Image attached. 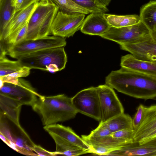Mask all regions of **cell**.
<instances>
[{
	"label": "cell",
	"instance_id": "obj_1",
	"mask_svg": "<svg viewBox=\"0 0 156 156\" xmlns=\"http://www.w3.org/2000/svg\"><path fill=\"white\" fill-rule=\"evenodd\" d=\"M105 84L118 91L138 99L156 100V77L125 68L112 71Z\"/></svg>",
	"mask_w": 156,
	"mask_h": 156
},
{
	"label": "cell",
	"instance_id": "obj_2",
	"mask_svg": "<svg viewBox=\"0 0 156 156\" xmlns=\"http://www.w3.org/2000/svg\"><path fill=\"white\" fill-rule=\"evenodd\" d=\"M32 107L41 115L44 126L73 119L78 113L73 105L72 98L65 94L41 95Z\"/></svg>",
	"mask_w": 156,
	"mask_h": 156
},
{
	"label": "cell",
	"instance_id": "obj_3",
	"mask_svg": "<svg viewBox=\"0 0 156 156\" xmlns=\"http://www.w3.org/2000/svg\"><path fill=\"white\" fill-rule=\"evenodd\" d=\"M23 66L55 73L63 69L67 62L64 47L46 49L19 57Z\"/></svg>",
	"mask_w": 156,
	"mask_h": 156
},
{
	"label": "cell",
	"instance_id": "obj_4",
	"mask_svg": "<svg viewBox=\"0 0 156 156\" xmlns=\"http://www.w3.org/2000/svg\"><path fill=\"white\" fill-rule=\"evenodd\" d=\"M58 10L52 0H40L29 20L25 40H35L50 35L52 23Z\"/></svg>",
	"mask_w": 156,
	"mask_h": 156
},
{
	"label": "cell",
	"instance_id": "obj_5",
	"mask_svg": "<svg viewBox=\"0 0 156 156\" xmlns=\"http://www.w3.org/2000/svg\"><path fill=\"white\" fill-rule=\"evenodd\" d=\"M66 44L65 38L48 36L35 40H25L10 47L7 55L17 59L21 56L44 49L64 47Z\"/></svg>",
	"mask_w": 156,
	"mask_h": 156
},
{
	"label": "cell",
	"instance_id": "obj_6",
	"mask_svg": "<svg viewBox=\"0 0 156 156\" xmlns=\"http://www.w3.org/2000/svg\"><path fill=\"white\" fill-rule=\"evenodd\" d=\"M73 105L78 112L98 121L101 118L98 87L82 90L72 98Z\"/></svg>",
	"mask_w": 156,
	"mask_h": 156
},
{
	"label": "cell",
	"instance_id": "obj_7",
	"mask_svg": "<svg viewBox=\"0 0 156 156\" xmlns=\"http://www.w3.org/2000/svg\"><path fill=\"white\" fill-rule=\"evenodd\" d=\"M119 44L121 49L138 59L156 61V27L154 30L137 39Z\"/></svg>",
	"mask_w": 156,
	"mask_h": 156
},
{
	"label": "cell",
	"instance_id": "obj_8",
	"mask_svg": "<svg viewBox=\"0 0 156 156\" xmlns=\"http://www.w3.org/2000/svg\"><path fill=\"white\" fill-rule=\"evenodd\" d=\"M85 15L67 14L58 10L52 23L50 35L64 38L73 36L80 30Z\"/></svg>",
	"mask_w": 156,
	"mask_h": 156
},
{
	"label": "cell",
	"instance_id": "obj_9",
	"mask_svg": "<svg viewBox=\"0 0 156 156\" xmlns=\"http://www.w3.org/2000/svg\"><path fill=\"white\" fill-rule=\"evenodd\" d=\"M0 94L18 101L22 105L32 107L41 96L28 82L20 78L17 84L5 83L0 88Z\"/></svg>",
	"mask_w": 156,
	"mask_h": 156
},
{
	"label": "cell",
	"instance_id": "obj_10",
	"mask_svg": "<svg viewBox=\"0 0 156 156\" xmlns=\"http://www.w3.org/2000/svg\"><path fill=\"white\" fill-rule=\"evenodd\" d=\"M38 2L20 9L13 14L2 32L0 34V41L6 45L8 49L13 45L17 35L29 20Z\"/></svg>",
	"mask_w": 156,
	"mask_h": 156
},
{
	"label": "cell",
	"instance_id": "obj_11",
	"mask_svg": "<svg viewBox=\"0 0 156 156\" xmlns=\"http://www.w3.org/2000/svg\"><path fill=\"white\" fill-rule=\"evenodd\" d=\"M98 87L101 115L100 122L124 113L123 106L113 88L106 84Z\"/></svg>",
	"mask_w": 156,
	"mask_h": 156
},
{
	"label": "cell",
	"instance_id": "obj_12",
	"mask_svg": "<svg viewBox=\"0 0 156 156\" xmlns=\"http://www.w3.org/2000/svg\"><path fill=\"white\" fill-rule=\"evenodd\" d=\"M150 31L140 21L135 24L121 28L111 26L108 31L100 36L119 44L135 40Z\"/></svg>",
	"mask_w": 156,
	"mask_h": 156
},
{
	"label": "cell",
	"instance_id": "obj_13",
	"mask_svg": "<svg viewBox=\"0 0 156 156\" xmlns=\"http://www.w3.org/2000/svg\"><path fill=\"white\" fill-rule=\"evenodd\" d=\"M109 156H156V136L142 143L134 140L126 143Z\"/></svg>",
	"mask_w": 156,
	"mask_h": 156
},
{
	"label": "cell",
	"instance_id": "obj_14",
	"mask_svg": "<svg viewBox=\"0 0 156 156\" xmlns=\"http://www.w3.org/2000/svg\"><path fill=\"white\" fill-rule=\"evenodd\" d=\"M103 13H92L85 18L80 29L83 33L100 36L108 30L111 26Z\"/></svg>",
	"mask_w": 156,
	"mask_h": 156
},
{
	"label": "cell",
	"instance_id": "obj_15",
	"mask_svg": "<svg viewBox=\"0 0 156 156\" xmlns=\"http://www.w3.org/2000/svg\"><path fill=\"white\" fill-rule=\"evenodd\" d=\"M120 66L131 70L156 77V61L140 59L130 54L122 56Z\"/></svg>",
	"mask_w": 156,
	"mask_h": 156
},
{
	"label": "cell",
	"instance_id": "obj_16",
	"mask_svg": "<svg viewBox=\"0 0 156 156\" xmlns=\"http://www.w3.org/2000/svg\"><path fill=\"white\" fill-rule=\"evenodd\" d=\"M156 129V105L144 106L142 121L137 128L134 130L133 139L140 142L151 131Z\"/></svg>",
	"mask_w": 156,
	"mask_h": 156
},
{
	"label": "cell",
	"instance_id": "obj_17",
	"mask_svg": "<svg viewBox=\"0 0 156 156\" xmlns=\"http://www.w3.org/2000/svg\"><path fill=\"white\" fill-rule=\"evenodd\" d=\"M44 129L49 134L52 133L82 148L90 150L84 140L69 127L55 124L44 127Z\"/></svg>",
	"mask_w": 156,
	"mask_h": 156
},
{
	"label": "cell",
	"instance_id": "obj_18",
	"mask_svg": "<svg viewBox=\"0 0 156 156\" xmlns=\"http://www.w3.org/2000/svg\"><path fill=\"white\" fill-rule=\"evenodd\" d=\"M54 140L56 148L55 151L56 155L77 156L92 153L90 150H87L76 146L52 133L49 134Z\"/></svg>",
	"mask_w": 156,
	"mask_h": 156
},
{
	"label": "cell",
	"instance_id": "obj_19",
	"mask_svg": "<svg viewBox=\"0 0 156 156\" xmlns=\"http://www.w3.org/2000/svg\"><path fill=\"white\" fill-rule=\"evenodd\" d=\"M1 113L17 125L20 126L19 121L20 111L22 105L18 101L0 94Z\"/></svg>",
	"mask_w": 156,
	"mask_h": 156
},
{
	"label": "cell",
	"instance_id": "obj_20",
	"mask_svg": "<svg viewBox=\"0 0 156 156\" xmlns=\"http://www.w3.org/2000/svg\"><path fill=\"white\" fill-rule=\"evenodd\" d=\"M132 119L124 113L116 115L104 122H100L112 133L125 129H133Z\"/></svg>",
	"mask_w": 156,
	"mask_h": 156
},
{
	"label": "cell",
	"instance_id": "obj_21",
	"mask_svg": "<svg viewBox=\"0 0 156 156\" xmlns=\"http://www.w3.org/2000/svg\"><path fill=\"white\" fill-rule=\"evenodd\" d=\"M139 16L140 20L150 31L154 30L156 27V0L142 6Z\"/></svg>",
	"mask_w": 156,
	"mask_h": 156
},
{
	"label": "cell",
	"instance_id": "obj_22",
	"mask_svg": "<svg viewBox=\"0 0 156 156\" xmlns=\"http://www.w3.org/2000/svg\"><path fill=\"white\" fill-rule=\"evenodd\" d=\"M105 16L110 25L116 28L131 26L140 21L139 16L136 14L117 15L105 13Z\"/></svg>",
	"mask_w": 156,
	"mask_h": 156
},
{
	"label": "cell",
	"instance_id": "obj_23",
	"mask_svg": "<svg viewBox=\"0 0 156 156\" xmlns=\"http://www.w3.org/2000/svg\"><path fill=\"white\" fill-rule=\"evenodd\" d=\"M112 133L100 123L98 126L88 135L81 136L82 138L89 146L99 144L111 136Z\"/></svg>",
	"mask_w": 156,
	"mask_h": 156
},
{
	"label": "cell",
	"instance_id": "obj_24",
	"mask_svg": "<svg viewBox=\"0 0 156 156\" xmlns=\"http://www.w3.org/2000/svg\"><path fill=\"white\" fill-rule=\"evenodd\" d=\"M59 10L67 14L81 13L87 15L90 11L78 5L72 0H52Z\"/></svg>",
	"mask_w": 156,
	"mask_h": 156
},
{
	"label": "cell",
	"instance_id": "obj_25",
	"mask_svg": "<svg viewBox=\"0 0 156 156\" xmlns=\"http://www.w3.org/2000/svg\"><path fill=\"white\" fill-rule=\"evenodd\" d=\"M14 13L11 0H3L0 3V34L11 19Z\"/></svg>",
	"mask_w": 156,
	"mask_h": 156
},
{
	"label": "cell",
	"instance_id": "obj_26",
	"mask_svg": "<svg viewBox=\"0 0 156 156\" xmlns=\"http://www.w3.org/2000/svg\"><path fill=\"white\" fill-rule=\"evenodd\" d=\"M23 66L18 60H11L6 56L0 58V77L11 74L21 69Z\"/></svg>",
	"mask_w": 156,
	"mask_h": 156
},
{
	"label": "cell",
	"instance_id": "obj_27",
	"mask_svg": "<svg viewBox=\"0 0 156 156\" xmlns=\"http://www.w3.org/2000/svg\"><path fill=\"white\" fill-rule=\"evenodd\" d=\"M75 3L92 13H105L109 11L107 6L98 0H72Z\"/></svg>",
	"mask_w": 156,
	"mask_h": 156
},
{
	"label": "cell",
	"instance_id": "obj_28",
	"mask_svg": "<svg viewBox=\"0 0 156 156\" xmlns=\"http://www.w3.org/2000/svg\"><path fill=\"white\" fill-rule=\"evenodd\" d=\"M134 131V129H123L112 133L111 136L118 140L129 142L133 140Z\"/></svg>",
	"mask_w": 156,
	"mask_h": 156
},
{
	"label": "cell",
	"instance_id": "obj_29",
	"mask_svg": "<svg viewBox=\"0 0 156 156\" xmlns=\"http://www.w3.org/2000/svg\"><path fill=\"white\" fill-rule=\"evenodd\" d=\"M30 69L28 67L23 66L21 69L15 72L0 77V80L5 83L12 79L27 77L30 74Z\"/></svg>",
	"mask_w": 156,
	"mask_h": 156
},
{
	"label": "cell",
	"instance_id": "obj_30",
	"mask_svg": "<svg viewBox=\"0 0 156 156\" xmlns=\"http://www.w3.org/2000/svg\"><path fill=\"white\" fill-rule=\"evenodd\" d=\"M144 105L140 104L138 107L137 112L132 120L133 129L135 130L140 125L143 118Z\"/></svg>",
	"mask_w": 156,
	"mask_h": 156
},
{
	"label": "cell",
	"instance_id": "obj_31",
	"mask_svg": "<svg viewBox=\"0 0 156 156\" xmlns=\"http://www.w3.org/2000/svg\"><path fill=\"white\" fill-rule=\"evenodd\" d=\"M29 20L27 21L19 32L12 45L18 44L25 40L27 33Z\"/></svg>",
	"mask_w": 156,
	"mask_h": 156
},
{
	"label": "cell",
	"instance_id": "obj_32",
	"mask_svg": "<svg viewBox=\"0 0 156 156\" xmlns=\"http://www.w3.org/2000/svg\"><path fill=\"white\" fill-rule=\"evenodd\" d=\"M33 150L38 156H51L56 155L55 152H51L48 151L40 145L36 144L34 146Z\"/></svg>",
	"mask_w": 156,
	"mask_h": 156
},
{
	"label": "cell",
	"instance_id": "obj_33",
	"mask_svg": "<svg viewBox=\"0 0 156 156\" xmlns=\"http://www.w3.org/2000/svg\"><path fill=\"white\" fill-rule=\"evenodd\" d=\"M40 0H24L20 9H24L34 3L39 2Z\"/></svg>",
	"mask_w": 156,
	"mask_h": 156
},
{
	"label": "cell",
	"instance_id": "obj_34",
	"mask_svg": "<svg viewBox=\"0 0 156 156\" xmlns=\"http://www.w3.org/2000/svg\"><path fill=\"white\" fill-rule=\"evenodd\" d=\"M24 0H16L14 5L13 14L19 10Z\"/></svg>",
	"mask_w": 156,
	"mask_h": 156
},
{
	"label": "cell",
	"instance_id": "obj_35",
	"mask_svg": "<svg viewBox=\"0 0 156 156\" xmlns=\"http://www.w3.org/2000/svg\"><path fill=\"white\" fill-rule=\"evenodd\" d=\"M155 136H156V129L151 131L142 140L139 142L140 143H142Z\"/></svg>",
	"mask_w": 156,
	"mask_h": 156
},
{
	"label": "cell",
	"instance_id": "obj_36",
	"mask_svg": "<svg viewBox=\"0 0 156 156\" xmlns=\"http://www.w3.org/2000/svg\"><path fill=\"white\" fill-rule=\"evenodd\" d=\"M0 137L1 139L7 145L11 147L12 144L10 141L2 133L0 132Z\"/></svg>",
	"mask_w": 156,
	"mask_h": 156
},
{
	"label": "cell",
	"instance_id": "obj_37",
	"mask_svg": "<svg viewBox=\"0 0 156 156\" xmlns=\"http://www.w3.org/2000/svg\"><path fill=\"white\" fill-rule=\"evenodd\" d=\"M104 5L107 6L110 3L112 0H98Z\"/></svg>",
	"mask_w": 156,
	"mask_h": 156
},
{
	"label": "cell",
	"instance_id": "obj_38",
	"mask_svg": "<svg viewBox=\"0 0 156 156\" xmlns=\"http://www.w3.org/2000/svg\"><path fill=\"white\" fill-rule=\"evenodd\" d=\"M16 0H11L12 6L13 7L14 3Z\"/></svg>",
	"mask_w": 156,
	"mask_h": 156
},
{
	"label": "cell",
	"instance_id": "obj_39",
	"mask_svg": "<svg viewBox=\"0 0 156 156\" xmlns=\"http://www.w3.org/2000/svg\"><path fill=\"white\" fill-rule=\"evenodd\" d=\"M3 0H0V3L2 2Z\"/></svg>",
	"mask_w": 156,
	"mask_h": 156
}]
</instances>
